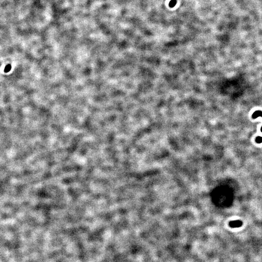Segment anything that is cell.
Returning <instances> with one entry per match:
<instances>
[{
    "label": "cell",
    "instance_id": "3957f363",
    "mask_svg": "<svg viewBox=\"0 0 262 262\" xmlns=\"http://www.w3.org/2000/svg\"><path fill=\"white\" fill-rule=\"evenodd\" d=\"M170 7H173L175 5V4H176V1L175 0H172L170 2Z\"/></svg>",
    "mask_w": 262,
    "mask_h": 262
},
{
    "label": "cell",
    "instance_id": "6da1fadb",
    "mask_svg": "<svg viewBox=\"0 0 262 262\" xmlns=\"http://www.w3.org/2000/svg\"><path fill=\"white\" fill-rule=\"evenodd\" d=\"M242 222L240 221H235L230 223V226L231 227H239L241 226Z\"/></svg>",
    "mask_w": 262,
    "mask_h": 262
},
{
    "label": "cell",
    "instance_id": "7a4b0ae2",
    "mask_svg": "<svg viewBox=\"0 0 262 262\" xmlns=\"http://www.w3.org/2000/svg\"><path fill=\"white\" fill-rule=\"evenodd\" d=\"M11 69V65L8 64V65H7L6 67H5L4 72H5V73H7V72H8L10 71Z\"/></svg>",
    "mask_w": 262,
    "mask_h": 262
}]
</instances>
